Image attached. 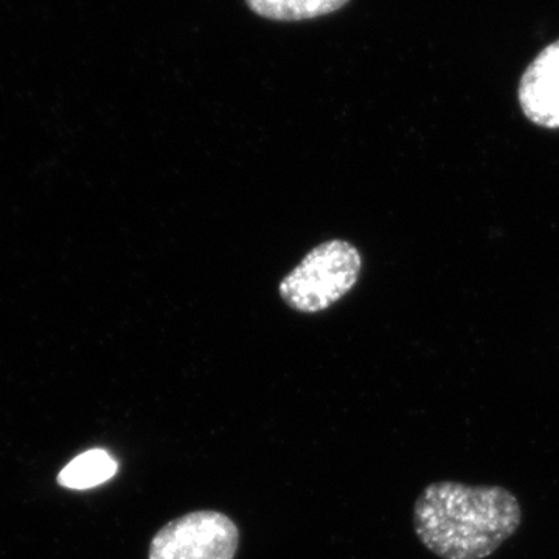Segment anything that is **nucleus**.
Returning <instances> with one entry per match:
<instances>
[{
  "mask_svg": "<svg viewBox=\"0 0 559 559\" xmlns=\"http://www.w3.org/2000/svg\"><path fill=\"white\" fill-rule=\"evenodd\" d=\"M522 507L510 489L443 480L423 489L414 528L423 546L441 559H485L520 530Z\"/></svg>",
  "mask_w": 559,
  "mask_h": 559,
  "instance_id": "nucleus-1",
  "label": "nucleus"
},
{
  "mask_svg": "<svg viewBox=\"0 0 559 559\" xmlns=\"http://www.w3.org/2000/svg\"><path fill=\"white\" fill-rule=\"evenodd\" d=\"M362 257L352 242L330 240L307 253L299 266L280 283V297L307 314L325 311L358 283Z\"/></svg>",
  "mask_w": 559,
  "mask_h": 559,
  "instance_id": "nucleus-2",
  "label": "nucleus"
},
{
  "mask_svg": "<svg viewBox=\"0 0 559 559\" xmlns=\"http://www.w3.org/2000/svg\"><path fill=\"white\" fill-rule=\"evenodd\" d=\"M240 547L237 522L215 510L191 511L157 530L148 559H235Z\"/></svg>",
  "mask_w": 559,
  "mask_h": 559,
  "instance_id": "nucleus-3",
  "label": "nucleus"
},
{
  "mask_svg": "<svg viewBox=\"0 0 559 559\" xmlns=\"http://www.w3.org/2000/svg\"><path fill=\"white\" fill-rule=\"evenodd\" d=\"M257 16L277 22H301L329 16L348 5L349 0H245Z\"/></svg>",
  "mask_w": 559,
  "mask_h": 559,
  "instance_id": "nucleus-5",
  "label": "nucleus"
},
{
  "mask_svg": "<svg viewBox=\"0 0 559 559\" xmlns=\"http://www.w3.org/2000/svg\"><path fill=\"white\" fill-rule=\"evenodd\" d=\"M117 473V462L109 452L91 450L83 452L58 474V484L69 489L97 487L112 479Z\"/></svg>",
  "mask_w": 559,
  "mask_h": 559,
  "instance_id": "nucleus-6",
  "label": "nucleus"
},
{
  "mask_svg": "<svg viewBox=\"0 0 559 559\" xmlns=\"http://www.w3.org/2000/svg\"><path fill=\"white\" fill-rule=\"evenodd\" d=\"M518 100L536 127L559 130V39L535 58L520 83Z\"/></svg>",
  "mask_w": 559,
  "mask_h": 559,
  "instance_id": "nucleus-4",
  "label": "nucleus"
}]
</instances>
